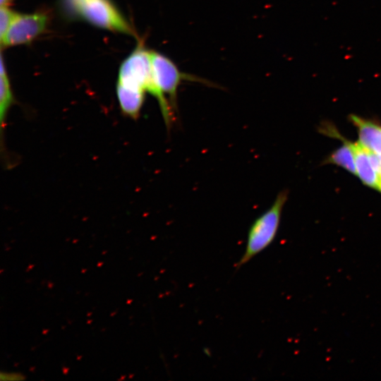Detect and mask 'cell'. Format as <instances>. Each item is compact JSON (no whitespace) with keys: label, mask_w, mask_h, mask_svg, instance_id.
<instances>
[{"label":"cell","mask_w":381,"mask_h":381,"mask_svg":"<svg viewBox=\"0 0 381 381\" xmlns=\"http://www.w3.org/2000/svg\"><path fill=\"white\" fill-rule=\"evenodd\" d=\"M118 83L128 87L143 90L154 96L158 102L164 121L169 130L174 116L166 95L156 85L152 70L150 50L139 44L121 64Z\"/></svg>","instance_id":"6da1fadb"},{"label":"cell","mask_w":381,"mask_h":381,"mask_svg":"<svg viewBox=\"0 0 381 381\" xmlns=\"http://www.w3.org/2000/svg\"><path fill=\"white\" fill-rule=\"evenodd\" d=\"M61 4L63 11L71 18H81L100 28L135 35L110 0H61Z\"/></svg>","instance_id":"7a4b0ae2"},{"label":"cell","mask_w":381,"mask_h":381,"mask_svg":"<svg viewBox=\"0 0 381 381\" xmlns=\"http://www.w3.org/2000/svg\"><path fill=\"white\" fill-rule=\"evenodd\" d=\"M286 190L281 191L272 206L259 216L250 226L243 254L236 262L239 269L269 247L274 241L279 229L282 209L287 200Z\"/></svg>","instance_id":"3957f363"},{"label":"cell","mask_w":381,"mask_h":381,"mask_svg":"<svg viewBox=\"0 0 381 381\" xmlns=\"http://www.w3.org/2000/svg\"><path fill=\"white\" fill-rule=\"evenodd\" d=\"M150 57L155 82L165 95H169L174 108L177 107L178 89L183 80L208 83L202 78L183 73L169 58L159 52L150 50Z\"/></svg>","instance_id":"277c9868"},{"label":"cell","mask_w":381,"mask_h":381,"mask_svg":"<svg viewBox=\"0 0 381 381\" xmlns=\"http://www.w3.org/2000/svg\"><path fill=\"white\" fill-rule=\"evenodd\" d=\"M47 21V16L44 13H17L1 40V46L8 47L31 42L44 32Z\"/></svg>","instance_id":"5b68a950"},{"label":"cell","mask_w":381,"mask_h":381,"mask_svg":"<svg viewBox=\"0 0 381 381\" xmlns=\"http://www.w3.org/2000/svg\"><path fill=\"white\" fill-rule=\"evenodd\" d=\"M351 145L355 158L356 175L364 184L378 190L380 175L373 164L370 152L359 142L351 143Z\"/></svg>","instance_id":"8992f818"},{"label":"cell","mask_w":381,"mask_h":381,"mask_svg":"<svg viewBox=\"0 0 381 381\" xmlns=\"http://www.w3.org/2000/svg\"><path fill=\"white\" fill-rule=\"evenodd\" d=\"M350 119L357 128L358 142L381 162V126L356 115H351Z\"/></svg>","instance_id":"52a82bcc"},{"label":"cell","mask_w":381,"mask_h":381,"mask_svg":"<svg viewBox=\"0 0 381 381\" xmlns=\"http://www.w3.org/2000/svg\"><path fill=\"white\" fill-rule=\"evenodd\" d=\"M145 92L117 83L116 95L121 109L125 115L133 119L139 116L144 102Z\"/></svg>","instance_id":"ba28073f"},{"label":"cell","mask_w":381,"mask_h":381,"mask_svg":"<svg viewBox=\"0 0 381 381\" xmlns=\"http://www.w3.org/2000/svg\"><path fill=\"white\" fill-rule=\"evenodd\" d=\"M0 78V123L2 135L6 115L13 101L11 83L2 57L1 58Z\"/></svg>","instance_id":"9c48e42d"},{"label":"cell","mask_w":381,"mask_h":381,"mask_svg":"<svg viewBox=\"0 0 381 381\" xmlns=\"http://www.w3.org/2000/svg\"><path fill=\"white\" fill-rule=\"evenodd\" d=\"M328 162L343 167L351 174H356L354 154L351 142L344 140V144L333 152Z\"/></svg>","instance_id":"30bf717a"},{"label":"cell","mask_w":381,"mask_h":381,"mask_svg":"<svg viewBox=\"0 0 381 381\" xmlns=\"http://www.w3.org/2000/svg\"><path fill=\"white\" fill-rule=\"evenodd\" d=\"M16 13L10 9L8 6H1L0 8V38L4 37L8 29L13 22Z\"/></svg>","instance_id":"8fae6325"},{"label":"cell","mask_w":381,"mask_h":381,"mask_svg":"<svg viewBox=\"0 0 381 381\" xmlns=\"http://www.w3.org/2000/svg\"><path fill=\"white\" fill-rule=\"evenodd\" d=\"M1 380H24V375L20 373L16 372H1Z\"/></svg>","instance_id":"7c38bea8"},{"label":"cell","mask_w":381,"mask_h":381,"mask_svg":"<svg viewBox=\"0 0 381 381\" xmlns=\"http://www.w3.org/2000/svg\"><path fill=\"white\" fill-rule=\"evenodd\" d=\"M10 0H0L1 6H7Z\"/></svg>","instance_id":"4fadbf2b"},{"label":"cell","mask_w":381,"mask_h":381,"mask_svg":"<svg viewBox=\"0 0 381 381\" xmlns=\"http://www.w3.org/2000/svg\"><path fill=\"white\" fill-rule=\"evenodd\" d=\"M379 175H380V185H379V188H378V190H379L380 191H381V169H380V172H379Z\"/></svg>","instance_id":"5bb4252c"}]
</instances>
